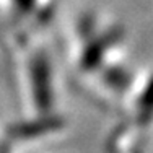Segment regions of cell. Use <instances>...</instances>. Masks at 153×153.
I'll return each mask as SVG.
<instances>
[{
	"label": "cell",
	"instance_id": "1",
	"mask_svg": "<svg viewBox=\"0 0 153 153\" xmlns=\"http://www.w3.org/2000/svg\"><path fill=\"white\" fill-rule=\"evenodd\" d=\"M60 126L59 119H44L41 122H31V124H16L8 127V137L13 138H30L36 137L47 130L57 129Z\"/></svg>",
	"mask_w": 153,
	"mask_h": 153
},
{
	"label": "cell",
	"instance_id": "3",
	"mask_svg": "<svg viewBox=\"0 0 153 153\" xmlns=\"http://www.w3.org/2000/svg\"><path fill=\"white\" fill-rule=\"evenodd\" d=\"M132 153H140V152H132Z\"/></svg>",
	"mask_w": 153,
	"mask_h": 153
},
{
	"label": "cell",
	"instance_id": "2",
	"mask_svg": "<svg viewBox=\"0 0 153 153\" xmlns=\"http://www.w3.org/2000/svg\"><path fill=\"white\" fill-rule=\"evenodd\" d=\"M153 116V83L147 88V91L143 93L140 100V122L147 124L150 122Z\"/></svg>",
	"mask_w": 153,
	"mask_h": 153
}]
</instances>
